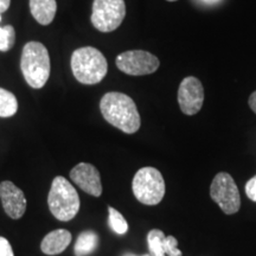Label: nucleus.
Segmentation results:
<instances>
[{"label":"nucleus","instance_id":"f257e3e1","mask_svg":"<svg viewBox=\"0 0 256 256\" xmlns=\"http://www.w3.org/2000/svg\"><path fill=\"white\" fill-rule=\"evenodd\" d=\"M100 110L104 120L124 133L133 134L140 128L142 120L136 104L126 94L118 92H107L102 96Z\"/></svg>","mask_w":256,"mask_h":256},{"label":"nucleus","instance_id":"f03ea898","mask_svg":"<svg viewBox=\"0 0 256 256\" xmlns=\"http://www.w3.org/2000/svg\"><path fill=\"white\" fill-rule=\"evenodd\" d=\"M70 64L74 76L82 84H98L108 72L104 54L92 46H83L74 51Z\"/></svg>","mask_w":256,"mask_h":256},{"label":"nucleus","instance_id":"7ed1b4c3","mask_svg":"<svg viewBox=\"0 0 256 256\" xmlns=\"http://www.w3.org/2000/svg\"><path fill=\"white\" fill-rule=\"evenodd\" d=\"M20 69L30 87L40 89L50 76V57L48 49L40 42H28L23 48Z\"/></svg>","mask_w":256,"mask_h":256},{"label":"nucleus","instance_id":"20e7f679","mask_svg":"<svg viewBox=\"0 0 256 256\" xmlns=\"http://www.w3.org/2000/svg\"><path fill=\"white\" fill-rule=\"evenodd\" d=\"M48 206L52 216L62 222L75 218L80 210V197L78 191L64 177H56L51 184Z\"/></svg>","mask_w":256,"mask_h":256},{"label":"nucleus","instance_id":"39448f33","mask_svg":"<svg viewBox=\"0 0 256 256\" xmlns=\"http://www.w3.org/2000/svg\"><path fill=\"white\" fill-rule=\"evenodd\" d=\"M132 190L140 203L156 206L165 196V180L156 168H142L134 176Z\"/></svg>","mask_w":256,"mask_h":256},{"label":"nucleus","instance_id":"423d86ee","mask_svg":"<svg viewBox=\"0 0 256 256\" xmlns=\"http://www.w3.org/2000/svg\"><path fill=\"white\" fill-rule=\"evenodd\" d=\"M126 16L124 0H94L92 24L101 32H112L122 24Z\"/></svg>","mask_w":256,"mask_h":256},{"label":"nucleus","instance_id":"0eeeda50","mask_svg":"<svg viewBox=\"0 0 256 256\" xmlns=\"http://www.w3.org/2000/svg\"><path fill=\"white\" fill-rule=\"evenodd\" d=\"M210 196L226 215L236 214L241 206L238 185L226 172H220L215 176L210 186Z\"/></svg>","mask_w":256,"mask_h":256},{"label":"nucleus","instance_id":"6e6552de","mask_svg":"<svg viewBox=\"0 0 256 256\" xmlns=\"http://www.w3.org/2000/svg\"><path fill=\"white\" fill-rule=\"evenodd\" d=\"M118 69L130 76H144L156 72L160 62L158 57L144 50H130L116 57Z\"/></svg>","mask_w":256,"mask_h":256},{"label":"nucleus","instance_id":"1a4fd4ad","mask_svg":"<svg viewBox=\"0 0 256 256\" xmlns=\"http://www.w3.org/2000/svg\"><path fill=\"white\" fill-rule=\"evenodd\" d=\"M204 102V88L200 80L188 76L178 89V104L185 115H194L202 110Z\"/></svg>","mask_w":256,"mask_h":256},{"label":"nucleus","instance_id":"9d476101","mask_svg":"<svg viewBox=\"0 0 256 256\" xmlns=\"http://www.w3.org/2000/svg\"><path fill=\"white\" fill-rule=\"evenodd\" d=\"M70 178L78 186L94 197H100L102 184L100 172L94 165L88 162H80L70 171Z\"/></svg>","mask_w":256,"mask_h":256},{"label":"nucleus","instance_id":"9b49d317","mask_svg":"<svg viewBox=\"0 0 256 256\" xmlns=\"http://www.w3.org/2000/svg\"><path fill=\"white\" fill-rule=\"evenodd\" d=\"M0 198L6 215L12 220L23 217L26 210V198L24 192L10 180L0 183Z\"/></svg>","mask_w":256,"mask_h":256},{"label":"nucleus","instance_id":"f8f14e48","mask_svg":"<svg viewBox=\"0 0 256 256\" xmlns=\"http://www.w3.org/2000/svg\"><path fill=\"white\" fill-rule=\"evenodd\" d=\"M147 243L151 256H182L178 241L174 236H166L162 230L153 229L147 235Z\"/></svg>","mask_w":256,"mask_h":256},{"label":"nucleus","instance_id":"ddd939ff","mask_svg":"<svg viewBox=\"0 0 256 256\" xmlns=\"http://www.w3.org/2000/svg\"><path fill=\"white\" fill-rule=\"evenodd\" d=\"M72 236L68 230L57 229L48 234L40 243L42 252L46 255H58L68 248Z\"/></svg>","mask_w":256,"mask_h":256},{"label":"nucleus","instance_id":"4468645a","mask_svg":"<svg viewBox=\"0 0 256 256\" xmlns=\"http://www.w3.org/2000/svg\"><path fill=\"white\" fill-rule=\"evenodd\" d=\"M30 11L32 17L40 25L52 23L56 16V0H30Z\"/></svg>","mask_w":256,"mask_h":256},{"label":"nucleus","instance_id":"2eb2a0df","mask_svg":"<svg viewBox=\"0 0 256 256\" xmlns=\"http://www.w3.org/2000/svg\"><path fill=\"white\" fill-rule=\"evenodd\" d=\"M98 234L92 232V230H87V232H83L78 235V241L75 243V252L76 256H86L92 254L98 247Z\"/></svg>","mask_w":256,"mask_h":256},{"label":"nucleus","instance_id":"dca6fc26","mask_svg":"<svg viewBox=\"0 0 256 256\" xmlns=\"http://www.w3.org/2000/svg\"><path fill=\"white\" fill-rule=\"evenodd\" d=\"M18 101L14 94L0 88V118H11L17 113Z\"/></svg>","mask_w":256,"mask_h":256},{"label":"nucleus","instance_id":"f3484780","mask_svg":"<svg viewBox=\"0 0 256 256\" xmlns=\"http://www.w3.org/2000/svg\"><path fill=\"white\" fill-rule=\"evenodd\" d=\"M108 212H110V217H108V223H110V229L113 230L118 235H124L128 230V223L124 220V217L114 208H108Z\"/></svg>","mask_w":256,"mask_h":256},{"label":"nucleus","instance_id":"a211bd4d","mask_svg":"<svg viewBox=\"0 0 256 256\" xmlns=\"http://www.w3.org/2000/svg\"><path fill=\"white\" fill-rule=\"evenodd\" d=\"M16 43V31L12 25L0 28V51L6 52L14 48Z\"/></svg>","mask_w":256,"mask_h":256},{"label":"nucleus","instance_id":"6ab92c4d","mask_svg":"<svg viewBox=\"0 0 256 256\" xmlns=\"http://www.w3.org/2000/svg\"><path fill=\"white\" fill-rule=\"evenodd\" d=\"M246 194H247L249 200L256 202V176L249 179L246 184Z\"/></svg>","mask_w":256,"mask_h":256},{"label":"nucleus","instance_id":"aec40b11","mask_svg":"<svg viewBox=\"0 0 256 256\" xmlns=\"http://www.w3.org/2000/svg\"><path fill=\"white\" fill-rule=\"evenodd\" d=\"M0 256H14L11 244L2 236H0Z\"/></svg>","mask_w":256,"mask_h":256},{"label":"nucleus","instance_id":"412c9836","mask_svg":"<svg viewBox=\"0 0 256 256\" xmlns=\"http://www.w3.org/2000/svg\"><path fill=\"white\" fill-rule=\"evenodd\" d=\"M248 104H249V107L252 108V110L256 114V90L250 95V98H249L248 100Z\"/></svg>","mask_w":256,"mask_h":256},{"label":"nucleus","instance_id":"4be33fe9","mask_svg":"<svg viewBox=\"0 0 256 256\" xmlns=\"http://www.w3.org/2000/svg\"><path fill=\"white\" fill-rule=\"evenodd\" d=\"M11 5V0H0V14L6 12Z\"/></svg>","mask_w":256,"mask_h":256},{"label":"nucleus","instance_id":"5701e85b","mask_svg":"<svg viewBox=\"0 0 256 256\" xmlns=\"http://www.w3.org/2000/svg\"><path fill=\"white\" fill-rule=\"evenodd\" d=\"M126 256H136V255H132V254H128V255H126ZM142 256H151V255H142Z\"/></svg>","mask_w":256,"mask_h":256},{"label":"nucleus","instance_id":"b1692460","mask_svg":"<svg viewBox=\"0 0 256 256\" xmlns=\"http://www.w3.org/2000/svg\"><path fill=\"white\" fill-rule=\"evenodd\" d=\"M166 2H177V0H166Z\"/></svg>","mask_w":256,"mask_h":256},{"label":"nucleus","instance_id":"393cba45","mask_svg":"<svg viewBox=\"0 0 256 256\" xmlns=\"http://www.w3.org/2000/svg\"><path fill=\"white\" fill-rule=\"evenodd\" d=\"M0 22H2V14H0Z\"/></svg>","mask_w":256,"mask_h":256},{"label":"nucleus","instance_id":"a878e982","mask_svg":"<svg viewBox=\"0 0 256 256\" xmlns=\"http://www.w3.org/2000/svg\"><path fill=\"white\" fill-rule=\"evenodd\" d=\"M206 2H214V0H206Z\"/></svg>","mask_w":256,"mask_h":256}]
</instances>
